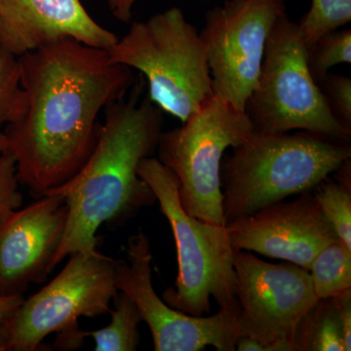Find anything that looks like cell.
Instances as JSON below:
<instances>
[{
	"label": "cell",
	"instance_id": "d6986e66",
	"mask_svg": "<svg viewBox=\"0 0 351 351\" xmlns=\"http://www.w3.org/2000/svg\"><path fill=\"white\" fill-rule=\"evenodd\" d=\"M306 62L309 71L317 84H320L334 66L341 64H350V29L328 32L306 46Z\"/></svg>",
	"mask_w": 351,
	"mask_h": 351
},
{
	"label": "cell",
	"instance_id": "5b68a950",
	"mask_svg": "<svg viewBox=\"0 0 351 351\" xmlns=\"http://www.w3.org/2000/svg\"><path fill=\"white\" fill-rule=\"evenodd\" d=\"M138 174L156 195L177 248V279L174 286L164 291L163 301L193 316L209 313L211 298L219 308L239 311L233 249L226 226L206 223L186 213L175 175L158 158L143 159Z\"/></svg>",
	"mask_w": 351,
	"mask_h": 351
},
{
	"label": "cell",
	"instance_id": "ffe728a7",
	"mask_svg": "<svg viewBox=\"0 0 351 351\" xmlns=\"http://www.w3.org/2000/svg\"><path fill=\"white\" fill-rule=\"evenodd\" d=\"M351 21V0H311V6L297 23L304 43L311 45L328 32Z\"/></svg>",
	"mask_w": 351,
	"mask_h": 351
},
{
	"label": "cell",
	"instance_id": "44dd1931",
	"mask_svg": "<svg viewBox=\"0 0 351 351\" xmlns=\"http://www.w3.org/2000/svg\"><path fill=\"white\" fill-rule=\"evenodd\" d=\"M27 97L21 83L19 57L0 46V130L23 117Z\"/></svg>",
	"mask_w": 351,
	"mask_h": 351
},
{
	"label": "cell",
	"instance_id": "8992f818",
	"mask_svg": "<svg viewBox=\"0 0 351 351\" xmlns=\"http://www.w3.org/2000/svg\"><path fill=\"white\" fill-rule=\"evenodd\" d=\"M244 112L255 131L302 130L339 143H350L351 130L332 115L309 71L306 45L287 14L277 21L265 45L258 82Z\"/></svg>",
	"mask_w": 351,
	"mask_h": 351
},
{
	"label": "cell",
	"instance_id": "9a60e30c",
	"mask_svg": "<svg viewBox=\"0 0 351 351\" xmlns=\"http://www.w3.org/2000/svg\"><path fill=\"white\" fill-rule=\"evenodd\" d=\"M294 351H346L343 325L334 297L316 302L300 321Z\"/></svg>",
	"mask_w": 351,
	"mask_h": 351
},
{
	"label": "cell",
	"instance_id": "3957f363",
	"mask_svg": "<svg viewBox=\"0 0 351 351\" xmlns=\"http://www.w3.org/2000/svg\"><path fill=\"white\" fill-rule=\"evenodd\" d=\"M223 156L221 166L226 225L285 198L311 191L351 158L350 143L308 132L254 131Z\"/></svg>",
	"mask_w": 351,
	"mask_h": 351
},
{
	"label": "cell",
	"instance_id": "2e32d148",
	"mask_svg": "<svg viewBox=\"0 0 351 351\" xmlns=\"http://www.w3.org/2000/svg\"><path fill=\"white\" fill-rule=\"evenodd\" d=\"M110 322L95 331H84L85 338L91 337L95 351H135L140 343L138 325L142 322L140 311L125 293L119 291L112 300Z\"/></svg>",
	"mask_w": 351,
	"mask_h": 351
},
{
	"label": "cell",
	"instance_id": "52a82bcc",
	"mask_svg": "<svg viewBox=\"0 0 351 351\" xmlns=\"http://www.w3.org/2000/svg\"><path fill=\"white\" fill-rule=\"evenodd\" d=\"M255 131L244 110L214 95L181 127L162 132L158 160L175 175L180 201L186 213L225 225L221 166L226 152Z\"/></svg>",
	"mask_w": 351,
	"mask_h": 351
},
{
	"label": "cell",
	"instance_id": "8fae6325",
	"mask_svg": "<svg viewBox=\"0 0 351 351\" xmlns=\"http://www.w3.org/2000/svg\"><path fill=\"white\" fill-rule=\"evenodd\" d=\"M233 267L240 336L256 339L263 351L274 341L293 343L300 321L318 301L308 269L265 262L252 252L237 250Z\"/></svg>",
	"mask_w": 351,
	"mask_h": 351
},
{
	"label": "cell",
	"instance_id": "ac0fdd59",
	"mask_svg": "<svg viewBox=\"0 0 351 351\" xmlns=\"http://www.w3.org/2000/svg\"><path fill=\"white\" fill-rule=\"evenodd\" d=\"M313 191L318 206L337 237L351 248L350 184L328 177Z\"/></svg>",
	"mask_w": 351,
	"mask_h": 351
},
{
	"label": "cell",
	"instance_id": "cb8c5ba5",
	"mask_svg": "<svg viewBox=\"0 0 351 351\" xmlns=\"http://www.w3.org/2000/svg\"><path fill=\"white\" fill-rule=\"evenodd\" d=\"M343 325L346 351L351 350V289L334 297Z\"/></svg>",
	"mask_w": 351,
	"mask_h": 351
},
{
	"label": "cell",
	"instance_id": "7402d4cb",
	"mask_svg": "<svg viewBox=\"0 0 351 351\" xmlns=\"http://www.w3.org/2000/svg\"><path fill=\"white\" fill-rule=\"evenodd\" d=\"M319 86L332 115L351 130V78L329 73Z\"/></svg>",
	"mask_w": 351,
	"mask_h": 351
},
{
	"label": "cell",
	"instance_id": "277c9868",
	"mask_svg": "<svg viewBox=\"0 0 351 351\" xmlns=\"http://www.w3.org/2000/svg\"><path fill=\"white\" fill-rule=\"evenodd\" d=\"M107 50L112 62L138 71L149 100L182 123L215 95L200 32L179 7L133 23Z\"/></svg>",
	"mask_w": 351,
	"mask_h": 351
},
{
	"label": "cell",
	"instance_id": "484cf974",
	"mask_svg": "<svg viewBox=\"0 0 351 351\" xmlns=\"http://www.w3.org/2000/svg\"><path fill=\"white\" fill-rule=\"evenodd\" d=\"M23 300H24V295H9V297L0 295V322L5 319L7 316L10 315Z\"/></svg>",
	"mask_w": 351,
	"mask_h": 351
},
{
	"label": "cell",
	"instance_id": "ba28073f",
	"mask_svg": "<svg viewBox=\"0 0 351 351\" xmlns=\"http://www.w3.org/2000/svg\"><path fill=\"white\" fill-rule=\"evenodd\" d=\"M50 283L23 300L0 322V351L43 350L52 334L77 330L78 319L110 313L117 287V262L98 250L75 252Z\"/></svg>",
	"mask_w": 351,
	"mask_h": 351
},
{
	"label": "cell",
	"instance_id": "9c48e42d",
	"mask_svg": "<svg viewBox=\"0 0 351 351\" xmlns=\"http://www.w3.org/2000/svg\"><path fill=\"white\" fill-rule=\"evenodd\" d=\"M286 10V0H226L207 11L199 32L217 97L244 110L267 38Z\"/></svg>",
	"mask_w": 351,
	"mask_h": 351
},
{
	"label": "cell",
	"instance_id": "7a4b0ae2",
	"mask_svg": "<svg viewBox=\"0 0 351 351\" xmlns=\"http://www.w3.org/2000/svg\"><path fill=\"white\" fill-rule=\"evenodd\" d=\"M145 87L140 75L128 95L108 104L86 162L71 180L49 191L63 195L69 207L54 267L75 252L96 251L101 226L117 228L156 202L138 168L157 149L163 112L147 95L143 98Z\"/></svg>",
	"mask_w": 351,
	"mask_h": 351
},
{
	"label": "cell",
	"instance_id": "6da1fadb",
	"mask_svg": "<svg viewBox=\"0 0 351 351\" xmlns=\"http://www.w3.org/2000/svg\"><path fill=\"white\" fill-rule=\"evenodd\" d=\"M19 61L27 105L3 133L19 184L39 198L82 169L96 145L99 115L128 93L136 76L107 49L69 38Z\"/></svg>",
	"mask_w": 351,
	"mask_h": 351
},
{
	"label": "cell",
	"instance_id": "e0dca14e",
	"mask_svg": "<svg viewBox=\"0 0 351 351\" xmlns=\"http://www.w3.org/2000/svg\"><path fill=\"white\" fill-rule=\"evenodd\" d=\"M318 300L336 297L351 289V248L336 239L316 255L308 269Z\"/></svg>",
	"mask_w": 351,
	"mask_h": 351
},
{
	"label": "cell",
	"instance_id": "30bf717a",
	"mask_svg": "<svg viewBox=\"0 0 351 351\" xmlns=\"http://www.w3.org/2000/svg\"><path fill=\"white\" fill-rule=\"evenodd\" d=\"M126 258L117 260V290L125 293L147 323L156 351H201L208 346L234 351L239 338V311L221 309L211 316H193L168 306L152 284V254L143 232L131 235Z\"/></svg>",
	"mask_w": 351,
	"mask_h": 351
},
{
	"label": "cell",
	"instance_id": "4fadbf2b",
	"mask_svg": "<svg viewBox=\"0 0 351 351\" xmlns=\"http://www.w3.org/2000/svg\"><path fill=\"white\" fill-rule=\"evenodd\" d=\"M226 226L233 250L278 258L306 269L326 245L339 239L311 191Z\"/></svg>",
	"mask_w": 351,
	"mask_h": 351
},
{
	"label": "cell",
	"instance_id": "4316f807",
	"mask_svg": "<svg viewBox=\"0 0 351 351\" xmlns=\"http://www.w3.org/2000/svg\"><path fill=\"white\" fill-rule=\"evenodd\" d=\"M7 151V144L5 135H4L3 131L0 130V154H3Z\"/></svg>",
	"mask_w": 351,
	"mask_h": 351
},
{
	"label": "cell",
	"instance_id": "d4e9b609",
	"mask_svg": "<svg viewBox=\"0 0 351 351\" xmlns=\"http://www.w3.org/2000/svg\"><path fill=\"white\" fill-rule=\"evenodd\" d=\"M138 0H108V8L113 17L122 23H129L132 18V10Z\"/></svg>",
	"mask_w": 351,
	"mask_h": 351
},
{
	"label": "cell",
	"instance_id": "603a6c76",
	"mask_svg": "<svg viewBox=\"0 0 351 351\" xmlns=\"http://www.w3.org/2000/svg\"><path fill=\"white\" fill-rule=\"evenodd\" d=\"M16 164L9 152L0 154V223L14 210L22 206Z\"/></svg>",
	"mask_w": 351,
	"mask_h": 351
},
{
	"label": "cell",
	"instance_id": "7c38bea8",
	"mask_svg": "<svg viewBox=\"0 0 351 351\" xmlns=\"http://www.w3.org/2000/svg\"><path fill=\"white\" fill-rule=\"evenodd\" d=\"M69 207L63 195L49 193L11 212L0 223V295H24L55 269Z\"/></svg>",
	"mask_w": 351,
	"mask_h": 351
},
{
	"label": "cell",
	"instance_id": "5bb4252c",
	"mask_svg": "<svg viewBox=\"0 0 351 351\" xmlns=\"http://www.w3.org/2000/svg\"><path fill=\"white\" fill-rule=\"evenodd\" d=\"M68 38L101 49L119 39L80 0H0V46L16 56Z\"/></svg>",
	"mask_w": 351,
	"mask_h": 351
}]
</instances>
